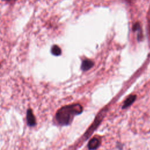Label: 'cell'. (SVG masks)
I'll return each mask as SVG.
<instances>
[{
  "label": "cell",
  "instance_id": "cell-7",
  "mask_svg": "<svg viewBox=\"0 0 150 150\" xmlns=\"http://www.w3.org/2000/svg\"><path fill=\"white\" fill-rule=\"evenodd\" d=\"M51 52L53 55L55 56H59L62 53V50L60 49V48L57 46V45H54L52 46V49H51Z\"/></svg>",
  "mask_w": 150,
  "mask_h": 150
},
{
  "label": "cell",
  "instance_id": "cell-4",
  "mask_svg": "<svg viewBox=\"0 0 150 150\" xmlns=\"http://www.w3.org/2000/svg\"><path fill=\"white\" fill-rule=\"evenodd\" d=\"M93 66H94V63L93 61L89 59H86L83 61L81 68H82V70H83V71H86L91 69Z\"/></svg>",
  "mask_w": 150,
  "mask_h": 150
},
{
  "label": "cell",
  "instance_id": "cell-1",
  "mask_svg": "<svg viewBox=\"0 0 150 150\" xmlns=\"http://www.w3.org/2000/svg\"><path fill=\"white\" fill-rule=\"evenodd\" d=\"M83 111V107L79 104H73L60 108L56 114V120L60 125H67L75 116Z\"/></svg>",
  "mask_w": 150,
  "mask_h": 150
},
{
  "label": "cell",
  "instance_id": "cell-8",
  "mask_svg": "<svg viewBox=\"0 0 150 150\" xmlns=\"http://www.w3.org/2000/svg\"><path fill=\"white\" fill-rule=\"evenodd\" d=\"M128 1H131V0H128Z\"/></svg>",
  "mask_w": 150,
  "mask_h": 150
},
{
  "label": "cell",
  "instance_id": "cell-6",
  "mask_svg": "<svg viewBox=\"0 0 150 150\" xmlns=\"http://www.w3.org/2000/svg\"><path fill=\"white\" fill-rule=\"evenodd\" d=\"M133 31H138V41H141L142 38V31L141 29V27L138 22L134 24L133 26Z\"/></svg>",
  "mask_w": 150,
  "mask_h": 150
},
{
  "label": "cell",
  "instance_id": "cell-5",
  "mask_svg": "<svg viewBox=\"0 0 150 150\" xmlns=\"http://www.w3.org/2000/svg\"><path fill=\"white\" fill-rule=\"evenodd\" d=\"M136 95H131L124 102V104L122 107V108L124 109H126L128 107H129L130 106H131L132 103L136 99Z\"/></svg>",
  "mask_w": 150,
  "mask_h": 150
},
{
  "label": "cell",
  "instance_id": "cell-2",
  "mask_svg": "<svg viewBox=\"0 0 150 150\" xmlns=\"http://www.w3.org/2000/svg\"><path fill=\"white\" fill-rule=\"evenodd\" d=\"M27 124L30 127H34L36 125L35 117L33 114L31 109H28L27 113Z\"/></svg>",
  "mask_w": 150,
  "mask_h": 150
},
{
  "label": "cell",
  "instance_id": "cell-9",
  "mask_svg": "<svg viewBox=\"0 0 150 150\" xmlns=\"http://www.w3.org/2000/svg\"><path fill=\"white\" fill-rule=\"evenodd\" d=\"M7 1H8V0H7Z\"/></svg>",
  "mask_w": 150,
  "mask_h": 150
},
{
  "label": "cell",
  "instance_id": "cell-3",
  "mask_svg": "<svg viewBox=\"0 0 150 150\" xmlns=\"http://www.w3.org/2000/svg\"><path fill=\"white\" fill-rule=\"evenodd\" d=\"M100 144V141L96 138H93L89 142L88 148L90 150H94L97 149Z\"/></svg>",
  "mask_w": 150,
  "mask_h": 150
}]
</instances>
